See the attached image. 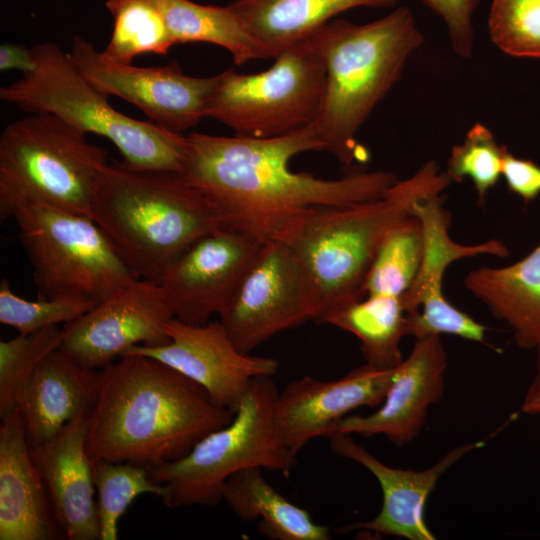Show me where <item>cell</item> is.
<instances>
[{
	"instance_id": "cell-1",
	"label": "cell",
	"mask_w": 540,
	"mask_h": 540,
	"mask_svg": "<svg viewBox=\"0 0 540 540\" xmlns=\"http://www.w3.org/2000/svg\"><path fill=\"white\" fill-rule=\"evenodd\" d=\"M323 151L314 125L276 138L187 135L180 176L217 211L222 229L262 241L276 239L307 210L351 206L382 198L396 182L389 171L355 172L327 180L294 172L290 160Z\"/></svg>"
},
{
	"instance_id": "cell-2",
	"label": "cell",
	"mask_w": 540,
	"mask_h": 540,
	"mask_svg": "<svg viewBox=\"0 0 540 540\" xmlns=\"http://www.w3.org/2000/svg\"><path fill=\"white\" fill-rule=\"evenodd\" d=\"M234 413L215 405L200 385L168 365L126 355L98 370L87 453L91 460L143 467L174 461L227 425Z\"/></svg>"
},
{
	"instance_id": "cell-3",
	"label": "cell",
	"mask_w": 540,
	"mask_h": 540,
	"mask_svg": "<svg viewBox=\"0 0 540 540\" xmlns=\"http://www.w3.org/2000/svg\"><path fill=\"white\" fill-rule=\"evenodd\" d=\"M451 183L435 161L391 186L382 198L351 206L314 207L293 220L276 238L292 250L315 298L313 321L327 318L365 297L364 285L388 232L414 214L417 201Z\"/></svg>"
},
{
	"instance_id": "cell-4",
	"label": "cell",
	"mask_w": 540,
	"mask_h": 540,
	"mask_svg": "<svg viewBox=\"0 0 540 540\" xmlns=\"http://www.w3.org/2000/svg\"><path fill=\"white\" fill-rule=\"evenodd\" d=\"M91 218L137 278L157 283L190 245L222 228L210 201L178 172L123 163L98 169Z\"/></svg>"
},
{
	"instance_id": "cell-5",
	"label": "cell",
	"mask_w": 540,
	"mask_h": 540,
	"mask_svg": "<svg viewBox=\"0 0 540 540\" xmlns=\"http://www.w3.org/2000/svg\"><path fill=\"white\" fill-rule=\"evenodd\" d=\"M310 37L324 62L326 82L314 124L323 151L350 166L364 150L356 135L376 105L400 79L409 56L424 42L411 10L399 7L357 25L333 19Z\"/></svg>"
},
{
	"instance_id": "cell-6",
	"label": "cell",
	"mask_w": 540,
	"mask_h": 540,
	"mask_svg": "<svg viewBox=\"0 0 540 540\" xmlns=\"http://www.w3.org/2000/svg\"><path fill=\"white\" fill-rule=\"evenodd\" d=\"M33 51L34 70L2 86L1 100L31 114H53L85 134L108 139L129 168L180 172L187 136L116 110L56 44L41 43Z\"/></svg>"
},
{
	"instance_id": "cell-7",
	"label": "cell",
	"mask_w": 540,
	"mask_h": 540,
	"mask_svg": "<svg viewBox=\"0 0 540 540\" xmlns=\"http://www.w3.org/2000/svg\"><path fill=\"white\" fill-rule=\"evenodd\" d=\"M0 214L17 225L38 298L98 304L138 279L86 215L25 195L0 199Z\"/></svg>"
},
{
	"instance_id": "cell-8",
	"label": "cell",
	"mask_w": 540,
	"mask_h": 540,
	"mask_svg": "<svg viewBox=\"0 0 540 540\" xmlns=\"http://www.w3.org/2000/svg\"><path fill=\"white\" fill-rule=\"evenodd\" d=\"M277 394L272 377L255 378L227 425L204 436L185 456L147 467L150 479L162 486L163 504L215 506L229 477L250 467L288 476L296 455L275 426Z\"/></svg>"
},
{
	"instance_id": "cell-9",
	"label": "cell",
	"mask_w": 540,
	"mask_h": 540,
	"mask_svg": "<svg viewBox=\"0 0 540 540\" xmlns=\"http://www.w3.org/2000/svg\"><path fill=\"white\" fill-rule=\"evenodd\" d=\"M262 72L244 74L233 69L219 80L205 111L212 118L248 138H276L316 123L322 108L326 71L310 36L281 51Z\"/></svg>"
},
{
	"instance_id": "cell-10",
	"label": "cell",
	"mask_w": 540,
	"mask_h": 540,
	"mask_svg": "<svg viewBox=\"0 0 540 540\" xmlns=\"http://www.w3.org/2000/svg\"><path fill=\"white\" fill-rule=\"evenodd\" d=\"M107 152L48 113L8 124L0 137V199L33 197L91 218L98 169Z\"/></svg>"
},
{
	"instance_id": "cell-11",
	"label": "cell",
	"mask_w": 540,
	"mask_h": 540,
	"mask_svg": "<svg viewBox=\"0 0 540 540\" xmlns=\"http://www.w3.org/2000/svg\"><path fill=\"white\" fill-rule=\"evenodd\" d=\"M309 279L283 241H263L218 315L234 345L250 353L272 336L315 316Z\"/></svg>"
},
{
	"instance_id": "cell-12",
	"label": "cell",
	"mask_w": 540,
	"mask_h": 540,
	"mask_svg": "<svg viewBox=\"0 0 540 540\" xmlns=\"http://www.w3.org/2000/svg\"><path fill=\"white\" fill-rule=\"evenodd\" d=\"M69 53L76 68L99 91L133 104L154 123L178 133L205 118L219 80V74L188 76L176 61L149 67L114 61L79 36L74 37Z\"/></svg>"
},
{
	"instance_id": "cell-13",
	"label": "cell",
	"mask_w": 540,
	"mask_h": 540,
	"mask_svg": "<svg viewBox=\"0 0 540 540\" xmlns=\"http://www.w3.org/2000/svg\"><path fill=\"white\" fill-rule=\"evenodd\" d=\"M174 318L162 287L136 279L63 325L60 351L89 369H102L138 345L166 344Z\"/></svg>"
},
{
	"instance_id": "cell-14",
	"label": "cell",
	"mask_w": 540,
	"mask_h": 540,
	"mask_svg": "<svg viewBox=\"0 0 540 540\" xmlns=\"http://www.w3.org/2000/svg\"><path fill=\"white\" fill-rule=\"evenodd\" d=\"M166 331L168 343L134 346L124 356L143 355L168 365L200 385L220 408L235 412L255 378L273 377L279 369L275 358L240 351L220 321L191 325L173 318Z\"/></svg>"
},
{
	"instance_id": "cell-15",
	"label": "cell",
	"mask_w": 540,
	"mask_h": 540,
	"mask_svg": "<svg viewBox=\"0 0 540 540\" xmlns=\"http://www.w3.org/2000/svg\"><path fill=\"white\" fill-rule=\"evenodd\" d=\"M263 241L217 229L190 245L163 272L162 287L174 318L204 325L219 315Z\"/></svg>"
},
{
	"instance_id": "cell-16",
	"label": "cell",
	"mask_w": 540,
	"mask_h": 540,
	"mask_svg": "<svg viewBox=\"0 0 540 540\" xmlns=\"http://www.w3.org/2000/svg\"><path fill=\"white\" fill-rule=\"evenodd\" d=\"M394 370L365 363L336 380L304 376L290 382L274 402V421L281 439L297 455L314 438L328 437L350 411L383 402Z\"/></svg>"
},
{
	"instance_id": "cell-17",
	"label": "cell",
	"mask_w": 540,
	"mask_h": 540,
	"mask_svg": "<svg viewBox=\"0 0 540 540\" xmlns=\"http://www.w3.org/2000/svg\"><path fill=\"white\" fill-rule=\"evenodd\" d=\"M328 438L334 453L370 471L382 491V507L374 518L353 522L338 531H368L376 535L408 540L435 539L424 517L428 497L440 477L453 464L467 453L484 445L483 441L461 444L451 449L432 467L416 471L384 464L355 442L350 434H332Z\"/></svg>"
},
{
	"instance_id": "cell-18",
	"label": "cell",
	"mask_w": 540,
	"mask_h": 540,
	"mask_svg": "<svg viewBox=\"0 0 540 540\" xmlns=\"http://www.w3.org/2000/svg\"><path fill=\"white\" fill-rule=\"evenodd\" d=\"M447 355L440 335L415 338L406 359L395 368L381 407L369 415L346 416L331 429L332 434L384 435L404 445L422 430L430 405L444 392Z\"/></svg>"
},
{
	"instance_id": "cell-19",
	"label": "cell",
	"mask_w": 540,
	"mask_h": 540,
	"mask_svg": "<svg viewBox=\"0 0 540 540\" xmlns=\"http://www.w3.org/2000/svg\"><path fill=\"white\" fill-rule=\"evenodd\" d=\"M88 417L66 424L51 439L29 446L58 528L70 540H100L93 462L86 449Z\"/></svg>"
},
{
	"instance_id": "cell-20",
	"label": "cell",
	"mask_w": 540,
	"mask_h": 540,
	"mask_svg": "<svg viewBox=\"0 0 540 540\" xmlns=\"http://www.w3.org/2000/svg\"><path fill=\"white\" fill-rule=\"evenodd\" d=\"M58 529L17 411L0 425V540H52Z\"/></svg>"
},
{
	"instance_id": "cell-21",
	"label": "cell",
	"mask_w": 540,
	"mask_h": 540,
	"mask_svg": "<svg viewBox=\"0 0 540 540\" xmlns=\"http://www.w3.org/2000/svg\"><path fill=\"white\" fill-rule=\"evenodd\" d=\"M98 389V370L81 366L60 349L38 365L21 405L29 446L43 443L69 422L88 417Z\"/></svg>"
},
{
	"instance_id": "cell-22",
	"label": "cell",
	"mask_w": 540,
	"mask_h": 540,
	"mask_svg": "<svg viewBox=\"0 0 540 540\" xmlns=\"http://www.w3.org/2000/svg\"><path fill=\"white\" fill-rule=\"evenodd\" d=\"M463 283L512 329L517 346L540 345V243L511 265L471 270Z\"/></svg>"
},
{
	"instance_id": "cell-23",
	"label": "cell",
	"mask_w": 540,
	"mask_h": 540,
	"mask_svg": "<svg viewBox=\"0 0 540 540\" xmlns=\"http://www.w3.org/2000/svg\"><path fill=\"white\" fill-rule=\"evenodd\" d=\"M401 0H233L229 8L260 47L275 58L322 25L356 7L390 8Z\"/></svg>"
},
{
	"instance_id": "cell-24",
	"label": "cell",
	"mask_w": 540,
	"mask_h": 540,
	"mask_svg": "<svg viewBox=\"0 0 540 540\" xmlns=\"http://www.w3.org/2000/svg\"><path fill=\"white\" fill-rule=\"evenodd\" d=\"M222 501L242 521L258 520L265 536L277 540H327L329 529L310 513L289 501L264 477L262 468L250 467L226 481Z\"/></svg>"
},
{
	"instance_id": "cell-25",
	"label": "cell",
	"mask_w": 540,
	"mask_h": 540,
	"mask_svg": "<svg viewBox=\"0 0 540 540\" xmlns=\"http://www.w3.org/2000/svg\"><path fill=\"white\" fill-rule=\"evenodd\" d=\"M414 215L423 230V257L418 274L410 288L401 295L407 314L419 311L424 299L442 294V280L447 268L457 260L479 255L504 258L509 255L507 246L498 239L476 245H461L449 235L451 214L443 206L440 194L416 202Z\"/></svg>"
},
{
	"instance_id": "cell-26",
	"label": "cell",
	"mask_w": 540,
	"mask_h": 540,
	"mask_svg": "<svg viewBox=\"0 0 540 540\" xmlns=\"http://www.w3.org/2000/svg\"><path fill=\"white\" fill-rule=\"evenodd\" d=\"M325 324L353 334L370 366L393 369L403 360L400 343L408 336V321L401 296H366L333 313Z\"/></svg>"
},
{
	"instance_id": "cell-27",
	"label": "cell",
	"mask_w": 540,
	"mask_h": 540,
	"mask_svg": "<svg viewBox=\"0 0 540 540\" xmlns=\"http://www.w3.org/2000/svg\"><path fill=\"white\" fill-rule=\"evenodd\" d=\"M161 11L174 44L206 42L228 50L237 65L263 54L238 16L226 6L190 0H153Z\"/></svg>"
},
{
	"instance_id": "cell-28",
	"label": "cell",
	"mask_w": 540,
	"mask_h": 540,
	"mask_svg": "<svg viewBox=\"0 0 540 540\" xmlns=\"http://www.w3.org/2000/svg\"><path fill=\"white\" fill-rule=\"evenodd\" d=\"M105 6L113 17L111 38L102 51L109 59L131 64L142 54L166 55L175 45L153 0H107Z\"/></svg>"
},
{
	"instance_id": "cell-29",
	"label": "cell",
	"mask_w": 540,
	"mask_h": 540,
	"mask_svg": "<svg viewBox=\"0 0 540 540\" xmlns=\"http://www.w3.org/2000/svg\"><path fill=\"white\" fill-rule=\"evenodd\" d=\"M423 257V230L413 214L393 227L380 244L365 285L366 296H401L412 285Z\"/></svg>"
},
{
	"instance_id": "cell-30",
	"label": "cell",
	"mask_w": 540,
	"mask_h": 540,
	"mask_svg": "<svg viewBox=\"0 0 540 540\" xmlns=\"http://www.w3.org/2000/svg\"><path fill=\"white\" fill-rule=\"evenodd\" d=\"M63 329L53 325L0 342V418L17 411L41 361L62 342Z\"/></svg>"
},
{
	"instance_id": "cell-31",
	"label": "cell",
	"mask_w": 540,
	"mask_h": 540,
	"mask_svg": "<svg viewBox=\"0 0 540 540\" xmlns=\"http://www.w3.org/2000/svg\"><path fill=\"white\" fill-rule=\"evenodd\" d=\"M92 462L100 540H117L119 519L133 500L145 493L160 497L162 486L150 479L147 467L104 459Z\"/></svg>"
},
{
	"instance_id": "cell-32",
	"label": "cell",
	"mask_w": 540,
	"mask_h": 540,
	"mask_svg": "<svg viewBox=\"0 0 540 540\" xmlns=\"http://www.w3.org/2000/svg\"><path fill=\"white\" fill-rule=\"evenodd\" d=\"M504 148L498 145L487 127L477 123L468 131L462 144L453 146L445 173L451 182L471 179L482 207L488 191L502 176Z\"/></svg>"
},
{
	"instance_id": "cell-33",
	"label": "cell",
	"mask_w": 540,
	"mask_h": 540,
	"mask_svg": "<svg viewBox=\"0 0 540 540\" xmlns=\"http://www.w3.org/2000/svg\"><path fill=\"white\" fill-rule=\"evenodd\" d=\"M488 32L502 52L540 59V0H492Z\"/></svg>"
},
{
	"instance_id": "cell-34",
	"label": "cell",
	"mask_w": 540,
	"mask_h": 540,
	"mask_svg": "<svg viewBox=\"0 0 540 540\" xmlns=\"http://www.w3.org/2000/svg\"><path fill=\"white\" fill-rule=\"evenodd\" d=\"M95 305L80 299L27 300L11 289L7 279L3 278L0 283V322L23 335L60 323H69Z\"/></svg>"
},
{
	"instance_id": "cell-35",
	"label": "cell",
	"mask_w": 540,
	"mask_h": 540,
	"mask_svg": "<svg viewBox=\"0 0 540 540\" xmlns=\"http://www.w3.org/2000/svg\"><path fill=\"white\" fill-rule=\"evenodd\" d=\"M408 336L414 338L451 334L466 340L485 343L486 327L453 306L443 293L429 296L419 311L407 314Z\"/></svg>"
},
{
	"instance_id": "cell-36",
	"label": "cell",
	"mask_w": 540,
	"mask_h": 540,
	"mask_svg": "<svg viewBox=\"0 0 540 540\" xmlns=\"http://www.w3.org/2000/svg\"><path fill=\"white\" fill-rule=\"evenodd\" d=\"M422 2L443 19L455 53L463 58H469L474 47L473 15L480 0H422Z\"/></svg>"
},
{
	"instance_id": "cell-37",
	"label": "cell",
	"mask_w": 540,
	"mask_h": 540,
	"mask_svg": "<svg viewBox=\"0 0 540 540\" xmlns=\"http://www.w3.org/2000/svg\"><path fill=\"white\" fill-rule=\"evenodd\" d=\"M502 176L508 189L526 203L540 194V166L531 160L516 157L506 147L503 154Z\"/></svg>"
},
{
	"instance_id": "cell-38",
	"label": "cell",
	"mask_w": 540,
	"mask_h": 540,
	"mask_svg": "<svg viewBox=\"0 0 540 540\" xmlns=\"http://www.w3.org/2000/svg\"><path fill=\"white\" fill-rule=\"evenodd\" d=\"M36 65L33 48L20 43L0 45V70H19L24 74L34 70Z\"/></svg>"
},
{
	"instance_id": "cell-39",
	"label": "cell",
	"mask_w": 540,
	"mask_h": 540,
	"mask_svg": "<svg viewBox=\"0 0 540 540\" xmlns=\"http://www.w3.org/2000/svg\"><path fill=\"white\" fill-rule=\"evenodd\" d=\"M536 349L538 350L537 374L521 406L523 413L531 415H540V345Z\"/></svg>"
}]
</instances>
